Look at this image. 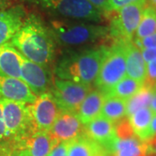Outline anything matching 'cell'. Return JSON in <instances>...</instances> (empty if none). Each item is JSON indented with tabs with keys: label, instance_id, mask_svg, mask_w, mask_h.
<instances>
[{
	"label": "cell",
	"instance_id": "obj_1",
	"mask_svg": "<svg viewBox=\"0 0 156 156\" xmlns=\"http://www.w3.org/2000/svg\"><path fill=\"white\" fill-rule=\"evenodd\" d=\"M10 44L23 56L41 66L49 64L55 54V39L50 28L34 14L25 18Z\"/></svg>",
	"mask_w": 156,
	"mask_h": 156
},
{
	"label": "cell",
	"instance_id": "obj_2",
	"mask_svg": "<svg viewBox=\"0 0 156 156\" xmlns=\"http://www.w3.org/2000/svg\"><path fill=\"white\" fill-rule=\"evenodd\" d=\"M107 50L108 47H100L63 57L56 66V76L62 80L89 85L95 82Z\"/></svg>",
	"mask_w": 156,
	"mask_h": 156
},
{
	"label": "cell",
	"instance_id": "obj_3",
	"mask_svg": "<svg viewBox=\"0 0 156 156\" xmlns=\"http://www.w3.org/2000/svg\"><path fill=\"white\" fill-rule=\"evenodd\" d=\"M50 30L55 41L65 46L91 44L109 35L106 26L62 19L50 21Z\"/></svg>",
	"mask_w": 156,
	"mask_h": 156
},
{
	"label": "cell",
	"instance_id": "obj_4",
	"mask_svg": "<svg viewBox=\"0 0 156 156\" xmlns=\"http://www.w3.org/2000/svg\"><path fill=\"white\" fill-rule=\"evenodd\" d=\"M126 42L116 41L107 53L95 78L96 87L105 95L126 75Z\"/></svg>",
	"mask_w": 156,
	"mask_h": 156
},
{
	"label": "cell",
	"instance_id": "obj_5",
	"mask_svg": "<svg viewBox=\"0 0 156 156\" xmlns=\"http://www.w3.org/2000/svg\"><path fill=\"white\" fill-rule=\"evenodd\" d=\"M50 13L64 18L98 23L102 12L87 0H28Z\"/></svg>",
	"mask_w": 156,
	"mask_h": 156
},
{
	"label": "cell",
	"instance_id": "obj_6",
	"mask_svg": "<svg viewBox=\"0 0 156 156\" xmlns=\"http://www.w3.org/2000/svg\"><path fill=\"white\" fill-rule=\"evenodd\" d=\"M3 117L11 140L15 143L34 133L27 103L16 101L1 99Z\"/></svg>",
	"mask_w": 156,
	"mask_h": 156
},
{
	"label": "cell",
	"instance_id": "obj_7",
	"mask_svg": "<svg viewBox=\"0 0 156 156\" xmlns=\"http://www.w3.org/2000/svg\"><path fill=\"white\" fill-rule=\"evenodd\" d=\"M147 4H132L112 11L109 35L116 41H133Z\"/></svg>",
	"mask_w": 156,
	"mask_h": 156
},
{
	"label": "cell",
	"instance_id": "obj_8",
	"mask_svg": "<svg viewBox=\"0 0 156 156\" xmlns=\"http://www.w3.org/2000/svg\"><path fill=\"white\" fill-rule=\"evenodd\" d=\"M90 91L89 85L56 78L51 94L60 110L76 113Z\"/></svg>",
	"mask_w": 156,
	"mask_h": 156
},
{
	"label": "cell",
	"instance_id": "obj_9",
	"mask_svg": "<svg viewBox=\"0 0 156 156\" xmlns=\"http://www.w3.org/2000/svg\"><path fill=\"white\" fill-rule=\"evenodd\" d=\"M28 107L34 132H49L60 110L53 95L50 92H44L37 95Z\"/></svg>",
	"mask_w": 156,
	"mask_h": 156
},
{
	"label": "cell",
	"instance_id": "obj_10",
	"mask_svg": "<svg viewBox=\"0 0 156 156\" xmlns=\"http://www.w3.org/2000/svg\"><path fill=\"white\" fill-rule=\"evenodd\" d=\"M83 126L76 113L59 110L57 117L48 133L56 143L69 141L83 134Z\"/></svg>",
	"mask_w": 156,
	"mask_h": 156
},
{
	"label": "cell",
	"instance_id": "obj_11",
	"mask_svg": "<svg viewBox=\"0 0 156 156\" xmlns=\"http://www.w3.org/2000/svg\"><path fill=\"white\" fill-rule=\"evenodd\" d=\"M85 135L101 148L112 154L118 137L115 133V126L104 117L98 116L84 127Z\"/></svg>",
	"mask_w": 156,
	"mask_h": 156
},
{
	"label": "cell",
	"instance_id": "obj_12",
	"mask_svg": "<svg viewBox=\"0 0 156 156\" xmlns=\"http://www.w3.org/2000/svg\"><path fill=\"white\" fill-rule=\"evenodd\" d=\"M56 144L48 132H34L17 141L13 156H48Z\"/></svg>",
	"mask_w": 156,
	"mask_h": 156
},
{
	"label": "cell",
	"instance_id": "obj_13",
	"mask_svg": "<svg viewBox=\"0 0 156 156\" xmlns=\"http://www.w3.org/2000/svg\"><path fill=\"white\" fill-rule=\"evenodd\" d=\"M20 78L36 96L47 92L49 77L44 66L29 60L22 55H20Z\"/></svg>",
	"mask_w": 156,
	"mask_h": 156
},
{
	"label": "cell",
	"instance_id": "obj_14",
	"mask_svg": "<svg viewBox=\"0 0 156 156\" xmlns=\"http://www.w3.org/2000/svg\"><path fill=\"white\" fill-rule=\"evenodd\" d=\"M36 95L23 80L12 77L0 71V98L32 103Z\"/></svg>",
	"mask_w": 156,
	"mask_h": 156
},
{
	"label": "cell",
	"instance_id": "obj_15",
	"mask_svg": "<svg viewBox=\"0 0 156 156\" xmlns=\"http://www.w3.org/2000/svg\"><path fill=\"white\" fill-rule=\"evenodd\" d=\"M25 18V12L21 6L0 11V45L11 42L22 27Z\"/></svg>",
	"mask_w": 156,
	"mask_h": 156
},
{
	"label": "cell",
	"instance_id": "obj_16",
	"mask_svg": "<svg viewBox=\"0 0 156 156\" xmlns=\"http://www.w3.org/2000/svg\"><path fill=\"white\" fill-rule=\"evenodd\" d=\"M126 73L128 77L144 83L147 76V64L141 51L133 41L126 42Z\"/></svg>",
	"mask_w": 156,
	"mask_h": 156
},
{
	"label": "cell",
	"instance_id": "obj_17",
	"mask_svg": "<svg viewBox=\"0 0 156 156\" xmlns=\"http://www.w3.org/2000/svg\"><path fill=\"white\" fill-rule=\"evenodd\" d=\"M104 100L105 95L99 90L90 91L87 95L76 111L80 122L84 126L100 116Z\"/></svg>",
	"mask_w": 156,
	"mask_h": 156
},
{
	"label": "cell",
	"instance_id": "obj_18",
	"mask_svg": "<svg viewBox=\"0 0 156 156\" xmlns=\"http://www.w3.org/2000/svg\"><path fill=\"white\" fill-rule=\"evenodd\" d=\"M20 55L10 43L0 45V71L7 76L21 79Z\"/></svg>",
	"mask_w": 156,
	"mask_h": 156
},
{
	"label": "cell",
	"instance_id": "obj_19",
	"mask_svg": "<svg viewBox=\"0 0 156 156\" xmlns=\"http://www.w3.org/2000/svg\"><path fill=\"white\" fill-rule=\"evenodd\" d=\"M154 114L149 108H140L128 118L131 127L134 130V134L142 141H147L152 137L150 124Z\"/></svg>",
	"mask_w": 156,
	"mask_h": 156
},
{
	"label": "cell",
	"instance_id": "obj_20",
	"mask_svg": "<svg viewBox=\"0 0 156 156\" xmlns=\"http://www.w3.org/2000/svg\"><path fill=\"white\" fill-rule=\"evenodd\" d=\"M113 156H148V147L145 141L134 136L117 140L112 153Z\"/></svg>",
	"mask_w": 156,
	"mask_h": 156
},
{
	"label": "cell",
	"instance_id": "obj_21",
	"mask_svg": "<svg viewBox=\"0 0 156 156\" xmlns=\"http://www.w3.org/2000/svg\"><path fill=\"white\" fill-rule=\"evenodd\" d=\"M101 153L100 147L87 137L85 134L69 140L68 156H97Z\"/></svg>",
	"mask_w": 156,
	"mask_h": 156
},
{
	"label": "cell",
	"instance_id": "obj_22",
	"mask_svg": "<svg viewBox=\"0 0 156 156\" xmlns=\"http://www.w3.org/2000/svg\"><path fill=\"white\" fill-rule=\"evenodd\" d=\"M101 116L115 123L126 117V101L115 96H105Z\"/></svg>",
	"mask_w": 156,
	"mask_h": 156
},
{
	"label": "cell",
	"instance_id": "obj_23",
	"mask_svg": "<svg viewBox=\"0 0 156 156\" xmlns=\"http://www.w3.org/2000/svg\"><path fill=\"white\" fill-rule=\"evenodd\" d=\"M154 93V88L143 84L136 94L126 101V117H129L140 108H149Z\"/></svg>",
	"mask_w": 156,
	"mask_h": 156
},
{
	"label": "cell",
	"instance_id": "obj_24",
	"mask_svg": "<svg viewBox=\"0 0 156 156\" xmlns=\"http://www.w3.org/2000/svg\"><path fill=\"white\" fill-rule=\"evenodd\" d=\"M143 84L128 76H124L107 93L105 96H115L127 101L136 94L141 89Z\"/></svg>",
	"mask_w": 156,
	"mask_h": 156
},
{
	"label": "cell",
	"instance_id": "obj_25",
	"mask_svg": "<svg viewBox=\"0 0 156 156\" xmlns=\"http://www.w3.org/2000/svg\"><path fill=\"white\" fill-rule=\"evenodd\" d=\"M155 32L156 9L152 5H146L135 32V39H142Z\"/></svg>",
	"mask_w": 156,
	"mask_h": 156
},
{
	"label": "cell",
	"instance_id": "obj_26",
	"mask_svg": "<svg viewBox=\"0 0 156 156\" xmlns=\"http://www.w3.org/2000/svg\"><path fill=\"white\" fill-rule=\"evenodd\" d=\"M15 143L8 134L3 117V108L0 101V156H13Z\"/></svg>",
	"mask_w": 156,
	"mask_h": 156
},
{
	"label": "cell",
	"instance_id": "obj_27",
	"mask_svg": "<svg viewBox=\"0 0 156 156\" xmlns=\"http://www.w3.org/2000/svg\"><path fill=\"white\" fill-rule=\"evenodd\" d=\"M115 133L119 139H127L136 136L128 121V118H123L118 122V124L115 126Z\"/></svg>",
	"mask_w": 156,
	"mask_h": 156
},
{
	"label": "cell",
	"instance_id": "obj_28",
	"mask_svg": "<svg viewBox=\"0 0 156 156\" xmlns=\"http://www.w3.org/2000/svg\"><path fill=\"white\" fill-rule=\"evenodd\" d=\"M132 4H147V0H108L109 11H117L124 6Z\"/></svg>",
	"mask_w": 156,
	"mask_h": 156
},
{
	"label": "cell",
	"instance_id": "obj_29",
	"mask_svg": "<svg viewBox=\"0 0 156 156\" xmlns=\"http://www.w3.org/2000/svg\"><path fill=\"white\" fill-rule=\"evenodd\" d=\"M156 83V59L147 62V76L144 84L154 88Z\"/></svg>",
	"mask_w": 156,
	"mask_h": 156
},
{
	"label": "cell",
	"instance_id": "obj_30",
	"mask_svg": "<svg viewBox=\"0 0 156 156\" xmlns=\"http://www.w3.org/2000/svg\"><path fill=\"white\" fill-rule=\"evenodd\" d=\"M134 44L140 50L156 48V32L142 39H134Z\"/></svg>",
	"mask_w": 156,
	"mask_h": 156
},
{
	"label": "cell",
	"instance_id": "obj_31",
	"mask_svg": "<svg viewBox=\"0 0 156 156\" xmlns=\"http://www.w3.org/2000/svg\"><path fill=\"white\" fill-rule=\"evenodd\" d=\"M69 141H61L52 147L48 156H68V147Z\"/></svg>",
	"mask_w": 156,
	"mask_h": 156
},
{
	"label": "cell",
	"instance_id": "obj_32",
	"mask_svg": "<svg viewBox=\"0 0 156 156\" xmlns=\"http://www.w3.org/2000/svg\"><path fill=\"white\" fill-rule=\"evenodd\" d=\"M87 1L89 2L91 5H93L95 8L100 10L102 13L108 14L110 12L108 5V0H87Z\"/></svg>",
	"mask_w": 156,
	"mask_h": 156
},
{
	"label": "cell",
	"instance_id": "obj_33",
	"mask_svg": "<svg viewBox=\"0 0 156 156\" xmlns=\"http://www.w3.org/2000/svg\"><path fill=\"white\" fill-rule=\"evenodd\" d=\"M141 55L146 62H149L156 59V48H148V49H142Z\"/></svg>",
	"mask_w": 156,
	"mask_h": 156
},
{
	"label": "cell",
	"instance_id": "obj_34",
	"mask_svg": "<svg viewBox=\"0 0 156 156\" xmlns=\"http://www.w3.org/2000/svg\"><path fill=\"white\" fill-rule=\"evenodd\" d=\"M145 142L148 147V156H156V136Z\"/></svg>",
	"mask_w": 156,
	"mask_h": 156
},
{
	"label": "cell",
	"instance_id": "obj_35",
	"mask_svg": "<svg viewBox=\"0 0 156 156\" xmlns=\"http://www.w3.org/2000/svg\"><path fill=\"white\" fill-rule=\"evenodd\" d=\"M150 130L152 137L156 136V115H154L153 118H152V121H151L150 124Z\"/></svg>",
	"mask_w": 156,
	"mask_h": 156
},
{
	"label": "cell",
	"instance_id": "obj_36",
	"mask_svg": "<svg viewBox=\"0 0 156 156\" xmlns=\"http://www.w3.org/2000/svg\"><path fill=\"white\" fill-rule=\"evenodd\" d=\"M150 108L152 113L154 115H156V91H154V95H153V98H152V101H151L150 103Z\"/></svg>",
	"mask_w": 156,
	"mask_h": 156
},
{
	"label": "cell",
	"instance_id": "obj_37",
	"mask_svg": "<svg viewBox=\"0 0 156 156\" xmlns=\"http://www.w3.org/2000/svg\"><path fill=\"white\" fill-rule=\"evenodd\" d=\"M13 0H0V11L9 8Z\"/></svg>",
	"mask_w": 156,
	"mask_h": 156
},
{
	"label": "cell",
	"instance_id": "obj_38",
	"mask_svg": "<svg viewBox=\"0 0 156 156\" xmlns=\"http://www.w3.org/2000/svg\"><path fill=\"white\" fill-rule=\"evenodd\" d=\"M149 1H150L152 6H154L156 9V0H149Z\"/></svg>",
	"mask_w": 156,
	"mask_h": 156
},
{
	"label": "cell",
	"instance_id": "obj_39",
	"mask_svg": "<svg viewBox=\"0 0 156 156\" xmlns=\"http://www.w3.org/2000/svg\"><path fill=\"white\" fill-rule=\"evenodd\" d=\"M97 156H108V155H106V154H104L103 153H101L100 154H98V155H97Z\"/></svg>",
	"mask_w": 156,
	"mask_h": 156
},
{
	"label": "cell",
	"instance_id": "obj_40",
	"mask_svg": "<svg viewBox=\"0 0 156 156\" xmlns=\"http://www.w3.org/2000/svg\"><path fill=\"white\" fill-rule=\"evenodd\" d=\"M154 91H156V83H154Z\"/></svg>",
	"mask_w": 156,
	"mask_h": 156
}]
</instances>
